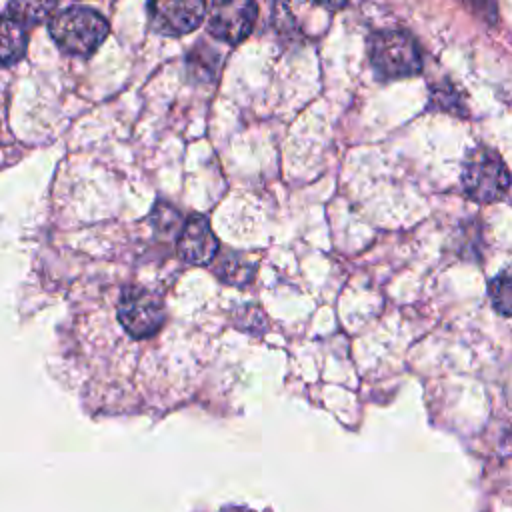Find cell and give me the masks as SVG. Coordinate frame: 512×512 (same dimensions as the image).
I'll return each instance as SVG.
<instances>
[{"label": "cell", "instance_id": "52a82bcc", "mask_svg": "<svg viewBox=\"0 0 512 512\" xmlns=\"http://www.w3.org/2000/svg\"><path fill=\"white\" fill-rule=\"evenodd\" d=\"M176 252L188 264L204 266L212 262L218 252V238L204 216L196 214L186 220L176 240Z\"/></svg>", "mask_w": 512, "mask_h": 512}, {"label": "cell", "instance_id": "ba28073f", "mask_svg": "<svg viewBox=\"0 0 512 512\" xmlns=\"http://www.w3.org/2000/svg\"><path fill=\"white\" fill-rule=\"evenodd\" d=\"M26 44V26H22L12 16H0V66L20 60L26 52Z\"/></svg>", "mask_w": 512, "mask_h": 512}, {"label": "cell", "instance_id": "7c38bea8", "mask_svg": "<svg viewBox=\"0 0 512 512\" xmlns=\"http://www.w3.org/2000/svg\"><path fill=\"white\" fill-rule=\"evenodd\" d=\"M462 6L476 18L484 20L486 24H494L498 16V8L494 0H460Z\"/></svg>", "mask_w": 512, "mask_h": 512}, {"label": "cell", "instance_id": "8992f818", "mask_svg": "<svg viewBox=\"0 0 512 512\" xmlns=\"http://www.w3.org/2000/svg\"><path fill=\"white\" fill-rule=\"evenodd\" d=\"M204 16V0H148L150 26L164 36L188 34L200 26Z\"/></svg>", "mask_w": 512, "mask_h": 512}, {"label": "cell", "instance_id": "30bf717a", "mask_svg": "<svg viewBox=\"0 0 512 512\" xmlns=\"http://www.w3.org/2000/svg\"><path fill=\"white\" fill-rule=\"evenodd\" d=\"M256 268H258V264L254 260H250L248 256H244V254H230V256H224L220 260L218 274L226 282H230V284L244 286V284L252 282V276H254Z\"/></svg>", "mask_w": 512, "mask_h": 512}, {"label": "cell", "instance_id": "8fae6325", "mask_svg": "<svg viewBox=\"0 0 512 512\" xmlns=\"http://www.w3.org/2000/svg\"><path fill=\"white\" fill-rule=\"evenodd\" d=\"M490 302L502 316H512V266L498 272L488 286Z\"/></svg>", "mask_w": 512, "mask_h": 512}, {"label": "cell", "instance_id": "7a4b0ae2", "mask_svg": "<svg viewBox=\"0 0 512 512\" xmlns=\"http://www.w3.org/2000/svg\"><path fill=\"white\" fill-rule=\"evenodd\" d=\"M50 36L64 52L88 56L106 40L108 22L92 8L72 6L52 16Z\"/></svg>", "mask_w": 512, "mask_h": 512}, {"label": "cell", "instance_id": "4fadbf2b", "mask_svg": "<svg viewBox=\"0 0 512 512\" xmlns=\"http://www.w3.org/2000/svg\"><path fill=\"white\" fill-rule=\"evenodd\" d=\"M312 2H316L318 6L328 8V10H340L348 0H312Z\"/></svg>", "mask_w": 512, "mask_h": 512}, {"label": "cell", "instance_id": "3957f363", "mask_svg": "<svg viewBox=\"0 0 512 512\" xmlns=\"http://www.w3.org/2000/svg\"><path fill=\"white\" fill-rule=\"evenodd\" d=\"M460 182L468 198L492 204L506 196L512 178L504 160L494 150L482 146L466 156Z\"/></svg>", "mask_w": 512, "mask_h": 512}, {"label": "cell", "instance_id": "9c48e42d", "mask_svg": "<svg viewBox=\"0 0 512 512\" xmlns=\"http://www.w3.org/2000/svg\"><path fill=\"white\" fill-rule=\"evenodd\" d=\"M54 8L56 0H10L8 16L18 20L22 26H34L44 22Z\"/></svg>", "mask_w": 512, "mask_h": 512}, {"label": "cell", "instance_id": "6da1fadb", "mask_svg": "<svg viewBox=\"0 0 512 512\" xmlns=\"http://www.w3.org/2000/svg\"><path fill=\"white\" fill-rule=\"evenodd\" d=\"M86 318H78L80 326H92L94 336L88 344L98 360L104 362L102 374L112 360L118 362L116 406L126 400L128 378L136 374V352L142 344L152 342L166 324V306L158 290L136 280H112L94 292V304ZM126 404V402H124Z\"/></svg>", "mask_w": 512, "mask_h": 512}, {"label": "cell", "instance_id": "5b68a950", "mask_svg": "<svg viewBox=\"0 0 512 512\" xmlns=\"http://www.w3.org/2000/svg\"><path fill=\"white\" fill-rule=\"evenodd\" d=\"M256 16L254 0H212L208 30L226 44H238L252 32Z\"/></svg>", "mask_w": 512, "mask_h": 512}, {"label": "cell", "instance_id": "277c9868", "mask_svg": "<svg viewBox=\"0 0 512 512\" xmlns=\"http://www.w3.org/2000/svg\"><path fill=\"white\" fill-rule=\"evenodd\" d=\"M370 60L384 80L414 76L422 70V54L416 40L404 32H378L370 42Z\"/></svg>", "mask_w": 512, "mask_h": 512}]
</instances>
